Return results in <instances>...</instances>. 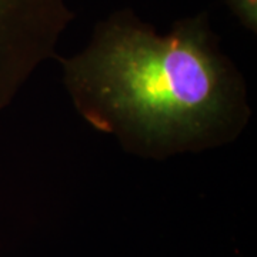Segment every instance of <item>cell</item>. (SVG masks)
Masks as SVG:
<instances>
[{
    "instance_id": "cell-1",
    "label": "cell",
    "mask_w": 257,
    "mask_h": 257,
    "mask_svg": "<svg viewBox=\"0 0 257 257\" xmlns=\"http://www.w3.org/2000/svg\"><path fill=\"white\" fill-rule=\"evenodd\" d=\"M59 60L76 111L133 156L166 160L226 146L251 119L244 77L206 12L160 35L133 10H116L82 50Z\"/></svg>"
},
{
    "instance_id": "cell-2",
    "label": "cell",
    "mask_w": 257,
    "mask_h": 257,
    "mask_svg": "<svg viewBox=\"0 0 257 257\" xmlns=\"http://www.w3.org/2000/svg\"><path fill=\"white\" fill-rule=\"evenodd\" d=\"M73 19L69 0H0V116L37 69L57 57Z\"/></svg>"
},
{
    "instance_id": "cell-3",
    "label": "cell",
    "mask_w": 257,
    "mask_h": 257,
    "mask_svg": "<svg viewBox=\"0 0 257 257\" xmlns=\"http://www.w3.org/2000/svg\"><path fill=\"white\" fill-rule=\"evenodd\" d=\"M233 16L250 33H257V0H224Z\"/></svg>"
}]
</instances>
